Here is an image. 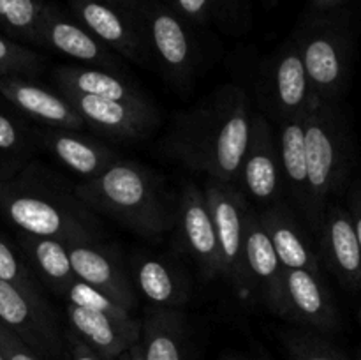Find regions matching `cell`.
<instances>
[{"label":"cell","instance_id":"1","mask_svg":"<svg viewBox=\"0 0 361 360\" xmlns=\"http://www.w3.org/2000/svg\"><path fill=\"white\" fill-rule=\"evenodd\" d=\"M250 126L252 115L245 90L238 85H224L180 116L171 150L187 168L236 186Z\"/></svg>","mask_w":361,"mask_h":360},{"label":"cell","instance_id":"2","mask_svg":"<svg viewBox=\"0 0 361 360\" xmlns=\"http://www.w3.org/2000/svg\"><path fill=\"white\" fill-rule=\"evenodd\" d=\"M74 194L92 212L116 219L140 235L157 236L176 224L178 203L161 180L137 162L118 159L101 175L78 184Z\"/></svg>","mask_w":361,"mask_h":360},{"label":"cell","instance_id":"3","mask_svg":"<svg viewBox=\"0 0 361 360\" xmlns=\"http://www.w3.org/2000/svg\"><path fill=\"white\" fill-rule=\"evenodd\" d=\"M305 215L317 235L331 196L345 187L351 173L353 140L338 102H316L305 115Z\"/></svg>","mask_w":361,"mask_h":360},{"label":"cell","instance_id":"4","mask_svg":"<svg viewBox=\"0 0 361 360\" xmlns=\"http://www.w3.org/2000/svg\"><path fill=\"white\" fill-rule=\"evenodd\" d=\"M0 205L14 226L32 236L74 242H99L101 224L76 196L51 184H18L0 193Z\"/></svg>","mask_w":361,"mask_h":360},{"label":"cell","instance_id":"5","mask_svg":"<svg viewBox=\"0 0 361 360\" xmlns=\"http://www.w3.org/2000/svg\"><path fill=\"white\" fill-rule=\"evenodd\" d=\"M148 52L164 76L178 87L190 83L196 48L185 23L157 0H140L136 7Z\"/></svg>","mask_w":361,"mask_h":360},{"label":"cell","instance_id":"6","mask_svg":"<svg viewBox=\"0 0 361 360\" xmlns=\"http://www.w3.org/2000/svg\"><path fill=\"white\" fill-rule=\"evenodd\" d=\"M0 325L23 339L35 353L55 359L62 355L66 335L42 293L0 281Z\"/></svg>","mask_w":361,"mask_h":360},{"label":"cell","instance_id":"7","mask_svg":"<svg viewBox=\"0 0 361 360\" xmlns=\"http://www.w3.org/2000/svg\"><path fill=\"white\" fill-rule=\"evenodd\" d=\"M310 90L319 102H338L349 80L348 39L331 27H312L296 39Z\"/></svg>","mask_w":361,"mask_h":360},{"label":"cell","instance_id":"8","mask_svg":"<svg viewBox=\"0 0 361 360\" xmlns=\"http://www.w3.org/2000/svg\"><path fill=\"white\" fill-rule=\"evenodd\" d=\"M208 210L217 233L222 260V277L236 288H245V267H243V229L249 200L233 184L208 179L204 187Z\"/></svg>","mask_w":361,"mask_h":360},{"label":"cell","instance_id":"9","mask_svg":"<svg viewBox=\"0 0 361 360\" xmlns=\"http://www.w3.org/2000/svg\"><path fill=\"white\" fill-rule=\"evenodd\" d=\"M76 21L109 49L137 64L150 62L140 18L108 0H71Z\"/></svg>","mask_w":361,"mask_h":360},{"label":"cell","instance_id":"10","mask_svg":"<svg viewBox=\"0 0 361 360\" xmlns=\"http://www.w3.org/2000/svg\"><path fill=\"white\" fill-rule=\"evenodd\" d=\"M261 97L279 122L305 115L319 102L310 90L296 41L286 44L267 66L261 81Z\"/></svg>","mask_w":361,"mask_h":360},{"label":"cell","instance_id":"11","mask_svg":"<svg viewBox=\"0 0 361 360\" xmlns=\"http://www.w3.org/2000/svg\"><path fill=\"white\" fill-rule=\"evenodd\" d=\"M243 267H245V288L256 289L268 309L282 316L284 268L279 261L259 214L250 205L247 207L245 229H243Z\"/></svg>","mask_w":361,"mask_h":360},{"label":"cell","instance_id":"12","mask_svg":"<svg viewBox=\"0 0 361 360\" xmlns=\"http://www.w3.org/2000/svg\"><path fill=\"white\" fill-rule=\"evenodd\" d=\"M242 193L259 205H271L281 198L282 172L277 140L263 113H254L250 138L240 168Z\"/></svg>","mask_w":361,"mask_h":360},{"label":"cell","instance_id":"13","mask_svg":"<svg viewBox=\"0 0 361 360\" xmlns=\"http://www.w3.org/2000/svg\"><path fill=\"white\" fill-rule=\"evenodd\" d=\"M182 247L207 281L222 277V260L217 233L207 198L194 184H187L178 201L176 224Z\"/></svg>","mask_w":361,"mask_h":360},{"label":"cell","instance_id":"14","mask_svg":"<svg viewBox=\"0 0 361 360\" xmlns=\"http://www.w3.org/2000/svg\"><path fill=\"white\" fill-rule=\"evenodd\" d=\"M60 94L73 104L85 124L116 140H137L147 136L157 122L152 104L136 106L73 90H60Z\"/></svg>","mask_w":361,"mask_h":360},{"label":"cell","instance_id":"15","mask_svg":"<svg viewBox=\"0 0 361 360\" xmlns=\"http://www.w3.org/2000/svg\"><path fill=\"white\" fill-rule=\"evenodd\" d=\"M67 253L78 281L94 286L130 313L136 304V289L115 251L99 242H74L67 244Z\"/></svg>","mask_w":361,"mask_h":360},{"label":"cell","instance_id":"16","mask_svg":"<svg viewBox=\"0 0 361 360\" xmlns=\"http://www.w3.org/2000/svg\"><path fill=\"white\" fill-rule=\"evenodd\" d=\"M66 313L71 332L90 346L102 360H116L130 346L140 342L141 321L134 320L130 314L116 316L74 304H66Z\"/></svg>","mask_w":361,"mask_h":360},{"label":"cell","instance_id":"17","mask_svg":"<svg viewBox=\"0 0 361 360\" xmlns=\"http://www.w3.org/2000/svg\"><path fill=\"white\" fill-rule=\"evenodd\" d=\"M328 268L349 292H361V251L349 210L328 203L317 232Z\"/></svg>","mask_w":361,"mask_h":360},{"label":"cell","instance_id":"18","mask_svg":"<svg viewBox=\"0 0 361 360\" xmlns=\"http://www.w3.org/2000/svg\"><path fill=\"white\" fill-rule=\"evenodd\" d=\"M282 318L296 323L331 330L337 325V307L321 274L291 268L284 270V311Z\"/></svg>","mask_w":361,"mask_h":360},{"label":"cell","instance_id":"19","mask_svg":"<svg viewBox=\"0 0 361 360\" xmlns=\"http://www.w3.org/2000/svg\"><path fill=\"white\" fill-rule=\"evenodd\" d=\"M41 44L80 62L118 73V64L108 46L102 44L83 25L67 18L59 7L46 2Z\"/></svg>","mask_w":361,"mask_h":360},{"label":"cell","instance_id":"20","mask_svg":"<svg viewBox=\"0 0 361 360\" xmlns=\"http://www.w3.org/2000/svg\"><path fill=\"white\" fill-rule=\"evenodd\" d=\"M0 92L25 115L49 129L81 131L87 126L62 94H56L35 81L18 76L6 78L0 81Z\"/></svg>","mask_w":361,"mask_h":360},{"label":"cell","instance_id":"21","mask_svg":"<svg viewBox=\"0 0 361 360\" xmlns=\"http://www.w3.org/2000/svg\"><path fill=\"white\" fill-rule=\"evenodd\" d=\"M130 272L134 289H137L154 307L176 309L189 299V281L185 274L168 258L136 254Z\"/></svg>","mask_w":361,"mask_h":360},{"label":"cell","instance_id":"22","mask_svg":"<svg viewBox=\"0 0 361 360\" xmlns=\"http://www.w3.org/2000/svg\"><path fill=\"white\" fill-rule=\"evenodd\" d=\"M257 214L270 235L275 253L284 270L305 268V270L321 274L319 260L288 205L275 201Z\"/></svg>","mask_w":361,"mask_h":360},{"label":"cell","instance_id":"23","mask_svg":"<svg viewBox=\"0 0 361 360\" xmlns=\"http://www.w3.org/2000/svg\"><path fill=\"white\" fill-rule=\"evenodd\" d=\"M42 143L60 164L85 180L101 175L106 168L118 161V155L111 148L97 140L81 136L78 131L46 127Z\"/></svg>","mask_w":361,"mask_h":360},{"label":"cell","instance_id":"24","mask_svg":"<svg viewBox=\"0 0 361 360\" xmlns=\"http://www.w3.org/2000/svg\"><path fill=\"white\" fill-rule=\"evenodd\" d=\"M53 80L59 90H73L78 94L113 99L136 106L150 104V101L134 85L118 76V73L101 67L60 66L53 71Z\"/></svg>","mask_w":361,"mask_h":360},{"label":"cell","instance_id":"25","mask_svg":"<svg viewBox=\"0 0 361 360\" xmlns=\"http://www.w3.org/2000/svg\"><path fill=\"white\" fill-rule=\"evenodd\" d=\"M307 115V113H305ZM305 115L293 116L279 122L281 133L277 140L281 161L282 186L293 198L302 214L307 205V148H305Z\"/></svg>","mask_w":361,"mask_h":360},{"label":"cell","instance_id":"26","mask_svg":"<svg viewBox=\"0 0 361 360\" xmlns=\"http://www.w3.org/2000/svg\"><path fill=\"white\" fill-rule=\"evenodd\" d=\"M145 360H185V325L176 309L152 307L141 321Z\"/></svg>","mask_w":361,"mask_h":360},{"label":"cell","instance_id":"27","mask_svg":"<svg viewBox=\"0 0 361 360\" xmlns=\"http://www.w3.org/2000/svg\"><path fill=\"white\" fill-rule=\"evenodd\" d=\"M25 249L44 284L55 295L66 296L67 289L78 281L71 267L67 244L56 239L27 235Z\"/></svg>","mask_w":361,"mask_h":360},{"label":"cell","instance_id":"28","mask_svg":"<svg viewBox=\"0 0 361 360\" xmlns=\"http://www.w3.org/2000/svg\"><path fill=\"white\" fill-rule=\"evenodd\" d=\"M44 0H0V23L27 41L41 44Z\"/></svg>","mask_w":361,"mask_h":360},{"label":"cell","instance_id":"29","mask_svg":"<svg viewBox=\"0 0 361 360\" xmlns=\"http://www.w3.org/2000/svg\"><path fill=\"white\" fill-rule=\"evenodd\" d=\"M42 59L37 53L0 37V74L13 73L35 76L41 73Z\"/></svg>","mask_w":361,"mask_h":360},{"label":"cell","instance_id":"30","mask_svg":"<svg viewBox=\"0 0 361 360\" xmlns=\"http://www.w3.org/2000/svg\"><path fill=\"white\" fill-rule=\"evenodd\" d=\"M0 281L11 282V284L21 289H28V292L41 293L37 281L32 277L28 268L18 260L14 251L4 240H0Z\"/></svg>","mask_w":361,"mask_h":360},{"label":"cell","instance_id":"31","mask_svg":"<svg viewBox=\"0 0 361 360\" xmlns=\"http://www.w3.org/2000/svg\"><path fill=\"white\" fill-rule=\"evenodd\" d=\"M0 352L6 360H41L39 353L4 325H0Z\"/></svg>","mask_w":361,"mask_h":360},{"label":"cell","instance_id":"32","mask_svg":"<svg viewBox=\"0 0 361 360\" xmlns=\"http://www.w3.org/2000/svg\"><path fill=\"white\" fill-rule=\"evenodd\" d=\"M289 348L295 360H338L334 353L316 344V341L298 334H293L289 337Z\"/></svg>","mask_w":361,"mask_h":360},{"label":"cell","instance_id":"33","mask_svg":"<svg viewBox=\"0 0 361 360\" xmlns=\"http://www.w3.org/2000/svg\"><path fill=\"white\" fill-rule=\"evenodd\" d=\"M175 6L178 13L192 23H204L210 18L214 0H175Z\"/></svg>","mask_w":361,"mask_h":360},{"label":"cell","instance_id":"34","mask_svg":"<svg viewBox=\"0 0 361 360\" xmlns=\"http://www.w3.org/2000/svg\"><path fill=\"white\" fill-rule=\"evenodd\" d=\"M23 136L21 131L9 116L0 113V148L2 150H13V148L20 147Z\"/></svg>","mask_w":361,"mask_h":360},{"label":"cell","instance_id":"35","mask_svg":"<svg viewBox=\"0 0 361 360\" xmlns=\"http://www.w3.org/2000/svg\"><path fill=\"white\" fill-rule=\"evenodd\" d=\"M349 215L353 219V226H355L356 239H358V246L361 251V180L355 182L349 191Z\"/></svg>","mask_w":361,"mask_h":360},{"label":"cell","instance_id":"36","mask_svg":"<svg viewBox=\"0 0 361 360\" xmlns=\"http://www.w3.org/2000/svg\"><path fill=\"white\" fill-rule=\"evenodd\" d=\"M116 360H145L143 349H141L140 342H136L134 346H130V348L127 349L126 353H122V355H120Z\"/></svg>","mask_w":361,"mask_h":360},{"label":"cell","instance_id":"37","mask_svg":"<svg viewBox=\"0 0 361 360\" xmlns=\"http://www.w3.org/2000/svg\"><path fill=\"white\" fill-rule=\"evenodd\" d=\"M108 2L115 4V6L122 7V9L133 11V13H136V7H137V2H140V0H108Z\"/></svg>","mask_w":361,"mask_h":360},{"label":"cell","instance_id":"38","mask_svg":"<svg viewBox=\"0 0 361 360\" xmlns=\"http://www.w3.org/2000/svg\"><path fill=\"white\" fill-rule=\"evenodd\" d=\"M342 0H314V4H316L317 7H334V6H338Z\"/></svg>","mask_w":361,"mask_h":360},{"label":"cell","instance_id":"39","mask_svg":"<svg viewBox=\"0 0 361 360\" xmlns=\"http://www.w3.org/2000/svg\"><path fill=\"white\" fill-rule=\"evenodd\" d=\"M0 360H6V356L2 355V352H0Z\"/></svg>","mask_w":361,"mask_h":360},{"label":"cell","instance_id":"40","mask_svg":"<svg viewBox=\"0 0 361 360\" xmlns=\"http://www.w3.org/2000/svg\"><path fill=\"white\" fill-rule=\"evenodd\" d=\"M268 2H270V4H274V2H279V0H268Z\"/></svg>","mask_w":361,"mask_h":360},{"label":"cell","instance_id":"41","mask_svg":"<svg viewBox=\"0 0 361 360\" xmlns=\"http://www.w3.org/2000/svg\"><path fill=\"white\" fill-rule=\"evenodd\" d=\"M229 360H236V359H229Z\"/></svg>","mask_w":361,"mask_h":360}]
</instances>
